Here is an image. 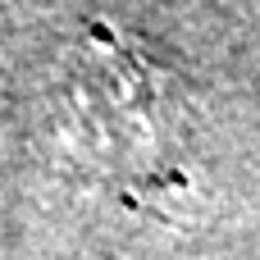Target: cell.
Returning <instances> with one entry per match:
<instances>
[{"label":"cell","mask_w":260,"mask_h":260,"mask_svg":"<svg viewBox=\"0 0 260 260\" xmlns=\"http://www.w3.org/2000/svg\"><path fill=\"white\" fill-rule=\"evenodd\" d=\"M87 114L96 133L128 155L155 151V119H160V73L123 59L114 46L105 50V69H87Z\"/></svg>","instance_id":"6da1fadb"}]
</instances>
